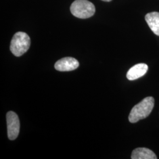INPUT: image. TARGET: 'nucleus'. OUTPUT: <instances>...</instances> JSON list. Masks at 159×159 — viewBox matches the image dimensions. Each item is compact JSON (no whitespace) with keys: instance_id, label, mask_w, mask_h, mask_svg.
Masks as SVG:
<instances>
[{"instance_id":"obj_1","label":"nucleus","mask_w":159,"mask_h":159,"mask_svg":"<svg viewBox=\"0 0 159 159\" xmlns=\"http://www.w3.org/2000/svg\"><path fill=\"white\" fill-rule=\"evenodd\" d=\"M154 106V99L153 97H148L141 102L138 103L131 110L129 120L131 123H135L140 120L144 119L152 111Z\"/></svg>"},{"instance_id":"obj_2","label":"nucleus","mask_w":159,"mask_h":159,"mask_svg":"<svg viewBox=\"0 0 159 159\" xmlns=\"http://www.w3.org/2000/svg\"><path fill=\"white\" fill-rule=\"evenodd\" d=\"M30 44L31 40L29 35L24 32H18L12 39L10 50L14 56L20 57L27 51Z\"/></svg>"},{"instance_id":"obj_3","label":"nucleus","mask_w":159,"mask_h":159,"mask_svg":"<svg viewBox=\"0 0 159 159\" xmlns=\"http://www.w3.org/2000/svg\"><path fill=\"white\" fill-rule=\"evenodd\" d=\"M70 11L75 17L88 18L92 17L96 11L94 4L87 0H75L70 7Z\"/></svg>"},{"instance_id":"obj_4","label":"nucleus","mask_w":159,"mask_h":159,"mask_svg":"<svg viewBox=\"0 0 159 159\" xmlns=\"http://www.w3.org/2000/svg\"><path fill=\"white\" fill-rule=\"evenodd\" d=\"M7 123L8 136L10 140L16 139L19 134L20 123L17 114L13 111H9L7 114Z\"/></svg>"},{"instance_id":"obj_5","label":"nucleus","mask_w":159,"mask_h":159,"mask_svg":"<svg viewBox=\"0 0 159 159\" xmlns=\"http://www.w3.org/2000/svg\"><path fill=\"white\" fill-rule=\"evenodd\" d=\"M79 66V61L73 57L63 58L55 64V68L60 71H73L78 68Z\"/></svg>"},{"instance_id":"obj_6","label":"nucleus","mask_w":159,"mask_h":159,"mask_svg":"<svg viewBox=\"0 0 159 159\" xmlns=\"http://www.w3.org/2000/svg\"><path fill=\"white\" fill-rule=\"evenodd\" d=\"M148 66L144 63H140L134 66L128 71L127 78L129 80H134L142 77L147 73Z\"/></svg>"},{"instance_id":"obj_7","label":"nucleus","mask_w":159,"mask_h":159,"mask_svg":"<svg viewBox=\"0 0 159 159\" xmlns=\"http://www.w3.org/2000/svg\"><path fill=\"white\" fill-rule=\"evenodd\" d=\"M131 158L132 159H156L157 156L149 148H139L133 151Z\"/></svg>"},{"instance_id":"obj_8","label":"nucleus","mask_w":159,"mask_h":159,"mask_svg":"<svg viewBox=\"0 0 159 159\" xmlns=\"http://www.w3.org/2000/svg\"><path fill=\"white\" fill-rule=\"evenodd\" d=\"M145 20L152 31L159 36V12H152L148 13L145 17Z\"/></svg>"},{"instance_id":"obj_9","label":"nucleus","mask_w":159,"mask_h":159,"mask_svg":"<svg viewBox=\"0 0 159 159\" xmlns=\"http://www.w3.org/2000/svg\"><path fill=\"white\" fill-rule=\"evenodd\" d=\"M103 1H106V2H109V1H111V0H102Z\"/></svg>"}]
</instances>
